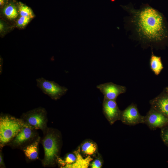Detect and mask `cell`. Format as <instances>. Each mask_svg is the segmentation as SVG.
Returning <instances> with one entry per match:
<instances>
[{"label":"cell","mask_w":168,"mask_h":168,"mask_svg":"<svg viewBox=\"0 0 168 168\" xmlns=\"http://www.w3.org/2000/svg\"><path fill=\"white\" fill-rule=\"evenodd\" d=\"M128 16L124 18V28L130 37L144 48L152 49L167 37V31L162 14L148 4H142L138 9L131 3L120 5Z\"/></svg>","instance_id":"cell-1"},{"label":"cell","mask_w":168,"mask_h":168,"mask_svg":"<svg viewBox=\"0 0 168 168\" xmlns=\"http://www.w3.org/2000/svg\"><path fill=\"white\" fill-rule=\"evenodd\" d=\"M57 129L48 128L43 137L41 139L44 149V155L41 160L42 166L44 167H54L57 163L60 152L61 137Z\"/></svg>","instance_id":"cell-2"},{"label":"cell","mask_w":168,"mask_h":168,"mask_svg":"<svg viewBox=\"0 0 168 168\" xmlns=\"http://www.w3.org/2000/svg\"><path fill=\"white\" fill-rule=\"evenodd\" d=\"M24 123L21 118L9 114L2 113L0 115V147L2 149L15 137Z\"/></svg>","instance_id":"cell-3"},{"label":"cell","mask_w":168,"mask_h":168,"mask_svg":"<svg viewBox=\"0 0 168 168\" xmlns=\"http://www.w3.org/2000/svg\"><path fill=\"white\" fill-rule=\"evenodd\" d=\"M20 118L25 124L36 130H40L43 134L49 128L47 112L43 107H39L23 113Z\"/></svg>","instance_id":"cell-4"},{"label":"cell","mask_w":168,"mask_h":168,"mask_svg":"<svg viewBox=\"0 0 168 168\" xmlns=\"http://www.w3.org/2000/svg\"><path fill=\"white\" fill-rule=\"evenodd\" d=\"M93 159L91 156L84 158L81 154L80 147L72 153L66 154L63 159L58 158L57 163L61 168H86L90 166Z\"/></svg>","instance_id":"cell-5"},{"label":"cell","mask_w":168,"mask_h":168,"mask_svg":"<svg viewBox=\"0 0 168 168\" xmlns=\"http://www.w3.org/2000/svg\"><path fill=\"white\" fill-rule=\"evenodd\" d=\"M39 136L37 130L24 124L20 132L7 145L13 149L17 148L22 150Z\"/></svg>","instance_id":"cell-6"},{"label":"cell","mask_w":168,"mask_h":168,"mask_svg":"<svg viewBox=\"0 0 168 168\" xmlns=\"http://www.w3.org/2000/svg\"><path fill=\"white\" fill-rule=\"evenodd\" d=\"M36 81L37 86L54 100L59 99L68 90L67 87L61 86L54 81L47 80L42 77L36 79Z\"/></svg>","instance_id":"cell-7"},{"label":"cell","mask_w":168,"mask_h":168,"mask_svg":"<svg viewBox=\"0 0 168 168\" xmlns=\"http://www.w3.org/2000/svg\"><path fill=\"white\" fill-rule=\"evenodd\" d=\"M120 120L124 124L134 126L144 124V116L140 114L137 105L132 103L124 110L121 111Z\"/></svg>","instance_id":"cell-8"},{"label":"cell","mask_w":168,"mask_h":168,"mask_svg":"<svg viewBox=\"0 0 168 168\" xmlns=\"http://www.w3.org/2000/svg\"><path fill=\"white\" fill-rule=\"evenodd\" d=\"M151 130L168 125V117L151 107L144 116V123Z\"/></svg>","instance_id":"cell-9"},{"label":"cell","mask_w":168,"mask_h":168,"mask_svg":"<svg viewBox=\"0 0 168 168\" xmlns=\"http://www.w3.org/2000/svg\"><path fill=\"white\" fill-rule=\"evenodd\" d=\"M96 87L102 93L104 98L114 100H116L118 96L125 93L127 90L125 86L112 82L98 85Z\"/></svg>","instance_id":"cell-10"},{"label":"cell","mask_w":168,"mask_h":168,"mask_svg":"<svg viewBox=\"0 0 168 168\" xmlns=\"http://www.w3.org/2000/svg\"><path fill=\"white\" fill-rule=\"evenodd\" d=\"M102 110L104 115L111 125L120 120L121 111L119 108L116 100L104 98Z\"/></svg>","instance_id":"cell-11"},{"label":"cell","mask_w":168,"mask_h":168,"mask_svg":"<svg viewBox=\"0 0 168 168\" xmlns=\"http://www.w3.org/2000/svg\"><path fill=\"white\" fill-rule=\"evenodd\" d=\"M151 107L168 117V95L161 94L149 101Z\"/></svg>","instance_id":"cell-12"},{"label":"cell","mask_w":168,"mask_h":168,"mask_svg":"<svg viewBox=\"0 0 168 168\" xmlns=\"http://www.w3.org/2000/svg\"><path fill=\"white\" fill-rule=\"evenodd\" d=\"M41 139V137L39 136L35 140L22 150L27 161H30L39 159V145Z\"/></svg>","instance_id":"cell-13"},{"label":"cell","mask_w":168,"mask_h":168,"mask_svg":"<svg viewBox=\"0 0 168 168\" xmlns=\"http://www.w3.org/2000/svg\"><path fill=\"white\" fill-rule=\"evenodd\" d=\"M81 152L86 156H95L98 152L97 144L92 141L86 140L80 147Z\"/></svg>","instance_id":"cell-14"},{"label":"cell","mask_w":168,"mask_h":168,"mask_svg":"<svg viewBox=\"0 0 168 168\" xmlns=\"http://www.w3.org/2000/svg\"><path fill=\"white\" fill-rule=\"evenodd\" d=\"M150 60V68L152 71L156 75H158L163 67L160 57L155 55L152 51Z\"/></svg>","instance_id":"cell-15"},{"label":"cell","mask_w":168,"mask_h":168,"mask_svg":"<svg viewBox=\"0 0 168 168\" xmlns=\"http://www.w3.org/2000/svg\"><path fill=\"white\" fill-rule=\"evenodd\" d=\"M3 12L5 16L10 20L16 18L18 15L16 8L15 6L12 4L7 6L4 8Z\"/></svg>","instance_id":"cell-16"},{"label":"cell","mask_w":168,"mask_h":168,"mask_svg":"<svg viewBox=\"0 0 168 168\" xmlns=\"http://www.w3.org/2000/svg\"><path fill=\"white\" fill-rule=\"evenodd\" d=\"M18 8L21 16L29 17L31 18L34 17V15L31 9L22 3H19Z\"/></svg>","instance_id":"cell-17"},{"label":"cell","mask_w":168,"mask_h":168,"mask_svg":"<svg viewBox=\"0 0 168 168\" xmlns=\"http://www.w3.org/2000/svg\"><path fill=\"white\" fill-rule=\"evenodd\" d=\"M161 135L164 142L168 146V125L161 128Z\"/></svg>","instance_id":"cell-18"},{"label":"cell","mask_w":168,"mask_h":168,"mask_svg":"<svg viewBox=\"0 0 168 168\" xmlns=\"http://www.w3.org/2000/svg\"><path fill=\"white\" fill-rule=\"evenodd\" d=\"M103 165V161L101 158L98 156L91 162L90 166L91 168H100Z\"/></svg>","instance_id":"cell-19"},{"label":"cell","mask_w":168,"mask_h":168,"mask_svg":"<svg viewBox=\"0 0 168 168\" xmlns=\"http://www.w3.org/2000/svg\"><path fill=\"white\" fill-rule=\"evenodd\" d=\"M31 18L21 16L17 22V25L19 27H23L26 25L30 21Z\"/></svg>","instance_id":"cell-20"},{"label":"cell","mask_w":168,"mask_h":168,"mask_svg":"<svg viewBox=\"0 0 168 168\" xmlns=\"http://www.w3.org/2000/svg\"><path fill=\"white\" fill-rule=\"evenodd\" d=\"M2 149L0 150V167L6 168Z\"/></svg>","instance_id":"cell-21"},{"label":"cell","mask_w":168,"mask_h":168,"mask_svg":"<svg viewBox=\"0 0 168 168\" xmlns=\"http://www.w3.org/2000/svg\"><path fill=\"white\" fill-rule=\"evenodd\" d=\"M3 24L1 22H0V31H2V29H3Z\"/></svg>","instance_id":"cell-22"},{"label":"cell","mask_w":168,"mask_h":168,"mask_svg":"<svg viewBox=\"0 0 168 168\" xmlns=\"http://www.w3.org/2000/svg\"><path fill=\"white\" fill-rule=\"evenodd\" d=\"M4 0H0V5H2L4 2Z\"/></svg>","instance_id":"cell-23"},{"label":"cell","mask_w":168,"mask_h":168,"mask_svg":"<svg viewBox=\"0 0 168 168\" xmlns=\"http://www.w3.org/2000/svg\"><path fill=\"white\" fill-rule=\"evenodd\" d=\"M167 90L168 91V88H167Z\"/></svg>","instance_id":"cell-24"}]
</instances>
